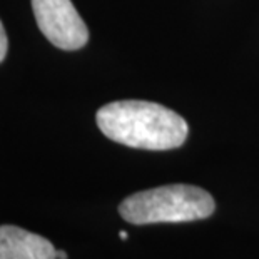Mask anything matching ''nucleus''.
<instances>
[{"label": "nucleus", "instance_id": "f03ea898", "mask_svg": "<svg viewBox=\"0 0 259 259\" xmlns=\"http://www.w3.org/2000/svg\"><path fill=\"white\" fill-rule=\"evenodd\" d=\"M212 196L201 187L170 184L136 192L120 202L119 212L131 224L189 223L206 219L214 212Z\"/></svg>", "mask_w": 259, "mask_h": 259}, {"label": "nucleus", "instance_id": "423d86ee", "mask_svg": "<svg viewBox=\"0 0 259 259\" xmlns=\"http://www.w3.org/2000/svg\"><path fill=\"white\" fill-rule=\"evenodd\" d=\"M67 252L65 251H57V259H67Z\"/></svg>", "mask_w": 259, "mask_h": 259}, {"label": "nucleus", "instance_id": "f257e3e1", "mask_svg": "<svg viewBox=\"0 0 259 259\" xmlns=\"http://www.w3.org/2000/svg\"><path fill=\"white\" fill-rule=\"evenodd\" d=\"M99 129L114 142L134 149L167 151L184 144L187 122L156 102L117 101L102 106L96 115Z\"/></svg>", "mask_w": 259, "mask_h": 259}, {"label": "nucleus", "instance_id": "20e7f679", "mask_svg": "<svg viewBox=\"0 0 259 259\" xmlns=\"http://www.w3.org/2000/svg\"><path fill=\"white\" fill-rule=\"evenodd\" d=\"M0 259H57L52 242L17 226H0Z\"/></svg>", "mask_w": 259, "mask_h": 259}, {"label": "nucleus", "instance_id": "39448f33", "mask_svg": "<svg viewBox=\"0 0 259 259\" xmlns=\"http://www.w3.org/2000/svg\"><path fill=\"white\" fill-rule=\"evenodd\" d=\"M7 49H9L7 34H5V29H4L2 20H0V62H4L5 56H7Z\"/></svg>", "mask_w": 259, "mask_h": 259}, {"label": "nucleus", "instance_id": "7ed1b4c3", "mask_svg": "<svg viewBox=\"0 0 259 259\" xmlns=\"http://www.w3.org/2000/svg\"><path fill=\"white\" fill-rule=\"evenodd\" d=\"M38 29L62 51H77L89 40V30L70 0H32Z\"/></svg>", "mask_w": 259, "mask_h": 259}, {"label": "nucleus", "instance_id": "0eeeda50", "mask_svg": "<svg viewBox=\"0 0 259 259\" xmlns=\"http://www.w3.org/2000/svg\"><path fill=\"white\" fill-rule=\"evenodd\" d=\"M119 238H120V239H127V238H129V234L125 233V231H120V233H119Z\"/></svg>", "mask_w": 259, "mask_h": 259}]
</instances>
